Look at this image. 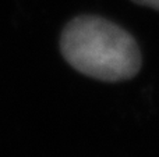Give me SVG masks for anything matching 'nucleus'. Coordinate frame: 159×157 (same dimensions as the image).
I'll return each mask as SVG.
<instances>
[{
    "label": "nucleus",
    "instance_id": "obj_1",
    "mask_svg": "<svg viewBox=\"0 0 159 157\" xmlns=\"http://www.w3.org/2000/svg\"><path fill=\"white\" fill-rule=\"evenodd\" d=\"M60 52L78 72L102 82L134 78L141 68L135 39L115 22L98 15L70 19L60 35Z\"/></svg>",
    "mask_w": 159,
    "mask_h": 157
},
{
    "label": "nucleus",
    "instance_id": "obj_2",
    "mask_svg": "<svg viewBox=\"0 0 159 157\" xmlns=\"http://www.w3.org/2000/svg\"><path fill=\"white\" fill-rule=\"evenodd\" d=\"M131 2H134L138 6H144V7L159 10V0H131Z\"/></svg>",
    "mask_w": 159,
    "mask_h": 157
}]
</instances>
